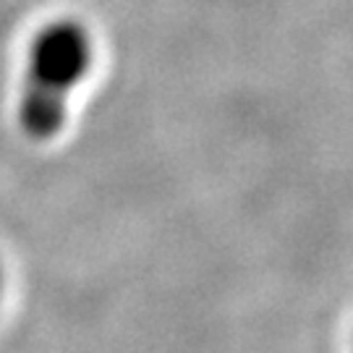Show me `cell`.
Wrapping results in <instances>:
<instances>
[{"label": "cell", "instance_id": "obj_2", "mask_svg": "<svg viewBox=\"0 0 353 353\" xmlns=\"http://www.w3.org/2000/svg\"><path fill=\"white\" fill-rule=\"evenodd\" d=\"M3 283H6V280H3V265H0V296H3Z\"/></svg>", "mask_w": 353, "mask_h": 353}, {"label": "cell", "instance_id": "obj_1", "mask_svg": "<svg viewBox=\"0 0 353 353\" xmlns=\"http://www.w3.org/2000/svg\"><path fill=\"white\" fill-rule=\"evenodd\" d=\"M92 61V42L76 21H52L39 32L26 65L21 126L32 139H52L65 121L71 89L84 79Z\"/></svg>", "mask_w": 353, "mask_h": 353}]
</instances>
